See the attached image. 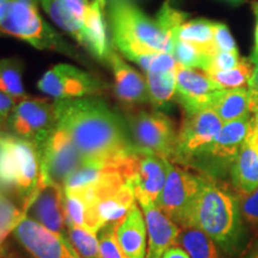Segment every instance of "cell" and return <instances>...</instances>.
<instances>
[{
    "mask_svg": "<svg viewBox=\"0 0 258 258\" xmlns=\"http://www.w3.org/2000/svg\"><path fill=\"white\" fill-rule=\"evenodd\" d=\"M23 218V213L6 198L0 190V239L4 240L10 231H14L18 221Z\"/></svg>",
    "mask_w": 258,
    "mask_h": 258,
    "instance_id": "1f68e13d",
    "label": "cell"
},
{
    "mask_svg": "<svg viewBox=\"0 0 258 258\" xmlns=\"http://www.w3.org/2000/svg\"><path fill=\"white\" fill-rule=\"evenodd\" d=\"M23 63L17 57L0 60V91L15 99L27 98L22 82Z\"/></svg>",
    "mask_w": 258,
    "mask_h": 258,
    "instance_id": "83f0119b",
    "label": "cell"
},
{
    "mask_svg": "<svg viewBox=\"0 0 258 258\" xmlns=\"http://www.w3.org/2000/svg\"><path fill=\"white\" fill-rule=\"evenodd\" d=\"M40 183L38 147L32 141L3 132L0 134V189L16 194L24 209Z\"/></svg>",
    "mask_w": 258,
    "mask_h": 258,
    "instance_id": "277c9868",
    "label": "cell"
},
{
    "mask_svg": "<svg viewBox=\"0 0 258 258\" xmlns=\"http://www.w3.org/2000/svg\"><path fill=\"white\" fill-rule=\"evenodd\" d=\"M67 235L80 258H99V239L95 232L72 226L67 228Z\"/></svg>",
    "mask_w": 258,
    "mask_h": 258,
    "instance_id": "4dcf8cb0",
    "label": "cell"
},
{
    "mask_svg": "<svg viewBox=\"0 0 258 258\" xmlns=\"http://www.w3.org/2000/svg\"><path fill=\"white\" fill-rule=\"evenodd\" d=\"M163 258H190V256L186 253V251L183 249V247L173 245V246H171L170 249L164 253Z\"/></svg>",
    "mask_w": 258,
    "mask_h": 258,
    "instance_id": "b9f144b4",
    "label": "cell"
},
{
    "mask_svg": "<svg viewBox=\"0 0 258 258\" xmlns=\"http://www.w3.org/2000/svg\"><path fill=\"white\" fill-rule=\"evenodd\" d=\"M253 69L254 66L252 61L243 57L239 64L234 69L224 71V72L207 74V76L224 90L240 89L245 88V85L249 84V80L253 73Z\"/></svg>",
    "mask_w": 258,
    "mask_h": 258,
    "instance_id": "f1b7e54d",
    "label": "cell"
},
{
    "mask_svg": "<svg viewBox=\"0 0 258 258\" xmlns=\"http://www.w3.org/2000/svg\"><path fill=\"white\" fill-rule=\"evenodd\" d=\"M253 121H254V123H256L257 125H258V110L257 111H254L253 112Z\"/></svg>",
    "mask_w": 258,
    "mask_h": 258,
    "instance_id": "f6af8a7d",
    "label": "cell"
},
{
    "mask_svg": "<svg viewBox=\"0 0 258 258\" xmlns=\"http://www.w3.org/2000/svg\"><path fill=\"white\" fill-rule=\"evenodd\" d=\"M150 103L154 108H164L176 96V70L166 72L146 73Z\"/></svg>",
    "mask_w": 258,
    "mask_h": 258,
    "instance_id": "4316f807",
    "label": "cell"
},
{
    "mask_svg": "<svg viewBox=\"0 0 258 258\" xmlns=\"http://www.w3.org/2000/svg\"><path fill=\"white\" fill-rule=\"evenodd\" d=\"M212 109L224 123L246 117L251 111L249 91L246 88L222 90Z\"/></svg>",
    "mask_w": 258,
    "mask_h": 258,
    "instance_id": "603a6c76",
    "label": "cell"
},
{
    "mask_svg": "<svg viewBox=\"0 0 258 258\" xmlns=\"http://www.w3.org/2000/svg\"><path fill=\"white\" fill-rule=\"evenodd\" d=\"M56 127L70 135L85 159H115L133 148L128 125L98 98L56 99Z\"/></svg>",
    "mask_w": 258,
    "mask_h": 258,
    "instance_id": "6da1fadb",
    "label": "cell"
},
{
    "mask_svg": "<svg viewBox=\"0 0 258 258\" xmlns=\"http://www.w3.org/2000/svg\"><path fill=\"white\" fill-rule=\"evenodd\" d=\"M116 224L106 225L98 232L99 258H127L116 240Z\"/></svg>",
    "mask_w": 258,
    "mask_h": 258,
    "instance_id": "836d02e7",
    "label": "cell"
},
{
    "mask_svg": "<svg viewBox=\"0 0 258 258\" xmlns=\"http://www.w3.org/2000/svg\"><path fill=\"white\" fill-rule=\"evenodd\" d=\"M8 127L16 137L40 145L56 128L54 103L47 99H22L10 114Z\"/></svg>",
    "mask_w": 258,
    "mask_h": 258,
    "instance_id": "7c38bea8",
    "label": "cell"
},
{
    "mask_svg": "<svg viewBox=\"0 0 258 258\" xmlns=\"http://www.w3.org/2000/svg\"><path fill=\"white\" fill-rule=\"evenodd\" d=\"M240 60L241 57L238 51H218L215 55L212 56L205 73L212 74L232 70L239 64Z\"/></svg>",
    "mask_w": 258,
    "mask_h": 258,
    "instance_id": "e575fe53",
    "label": "cell"
},
{
    "mask_svg": "<svg viewBox=\"0 0 258 258\" xmlns=\"http://www.w3.org/2000/svg\"><path fill=\"white\" fill-rule=\"evenodd\" d=\"M206 177L177 167L167 160L165 185L160 194L158 207L177 225L190 227L191 215Z\"/></svg>",
    "mask_w": 258,
    "mask_h": 258,
    "instance_id": "52a82bcc",
    "label": "cell"
},
{
    "mask_svg": "<svg viewBox=\"0 0 258 258\" xmlns=\"http://www.w3.org/2000/svg\"><path fill=\"white\" fill-rule=\"evenodd\" d=\"M83 25L89 32L90 53L97 59L108 61L112 48L109 46L105 22V0H95L83 19Z\"/></svg>",
    "mask_w": 258,
    "mask_h": 258,
    "instance_id": "44dd1931",
    "label": "cell"
},
{
    "mask_svg": "<svg viewBox=\"0 0 258 258\" xmlns=\"http://www.w3.org/2000/svg\"><path fill=\"white\" fill-rule=\"evenodd\" d=\"M108 18L112 41L122 55L134 61L148 54H173L176 37L161 29L156 19L150 18L127 0H112L108 6Z\"/></svg>",
    "mask_w": 258,
    "mask_h": 258,
    "instance_id": "7a4b0ae2",
    "label": "cell"
},
{
    "mask_svg": "<svg viewBox=\"0 0 258 258\" xmlns=\"http://www.w3.org/2000/svg\"><path fill=\"white\" fill-rule=\"evenodd\" d=\"M167 160V158L144 152L134 147L120 158L121 169L141 207L158 206L165 185Z\"/></svg>",
    "mask_w": 258,
    "mask_h": 258,
    "instance_id": "8992f818",
    "label": "cell"
},
{
    "mask_svg": "<svg viewBox=\"0 0 258 258\" xmlns=\"http://www.w3.org/2000/svg\"><path fill=\"white\" fill-rule=\"evenodd\" d=\"M135 201L134 191L129 183L99 196L92 205L93 215L99 231L106 225L123 220Z\"/></svg>",
    "mask_w": 258,
    "mask_h": 258,
    "instance_id": "ffe728a7",
    "label": "cell"
},
{
    "mask_svg": "<svg viewBox=\"0 0 258 258\" xmlns=\"http://www.w3.org/2000/svg\"><path fill=\"white\" fill-rule=\"evenodd\" d=\"M127 125L134 148L172 159L178 133H176L173 122L165 114L138 111L128 115Z\"/></svg>",
    "mask_w": 258,
    "mask_h": 258,
    "instance_id": "ba28073f",
    "label": "cell"
},
{
    "mask_svg": "<svg viewBox=\"0 0 258 258\" xmlns=\"http://www.w3.org/2000/svg\"><path fill=\"white\" fill-rule=\"evenodd\" d=\"M176 38L189 42L212 56L218 53L214 47V22L208 19L185 22L179 27Z\"/></svg>",
    "mask_w": 258,
    "mask_h": 258,
    "instance_id": "d4e9b609",
    "label": "cell"
},
{
    "mask_svg": "<svg viewBox=\"0 0 258 258\" xmlns=\"http://www.w3.org/2000/svg\"><path fill=\"white\" fill-rule=\"evenodd\" d=\"M224 122L212 108L186 115L178 134L172 159L190 165L220 133Z\"/></svg>",
    "mask_w": 258,
    "mask_h": 258,
    "instance_id": "8fae6325",
    "label": "cell"
},
{
    "mask_svg": "<svg viewBox=\"0 0 258 258\" xmlns=\"http://www.w3.org/2000/svg\"><path fill=\"white\" fill-rule=\"evenodd\" d=\"M225 2H228V3H232V4H238V3L243 2V0H225Z\"/></svg>",
    "mask_w": 258,
    "mask_h": 258,
    "instance_id": "bcb514c9",
    "label": "cell"
},
{
    "mask_svg": "<svg viewBox=\"0 0 258 258\" xmlns=\"http://www.w3.org/2000/svg\"><path fill=\"white\" fill-rule=\"evenodd\" d=\"M115 78V93L125 104H144L150 102L146 78L129 66L114 49L108 56Z\"/></svg>",
    "mask_w": 258,
    "mask_h": 258,
    "instance_id": "e0dca14e",
    "label": "cell"
},
{
    "mask_svg": "<svg viewBox=\"0 0 258 258\" xmlns=\"http://www.w3.org/2000/svg\"><path fill=\"white\" fill-rule=\"evenodd\" d=\"M186 18H188V15L173 9L172 6L169 5V3H165L158 12L156 21L166 34H169L172 37H176L177 31H178L180 25L185 23Z\"/></svg>",
    "mask_w": 258,
    "mask_h": 258,
    "instance_id": "d6a6232c",
    "label": "cell"
},
{
    "mask_svg": "<svg viewBox=\"0 0 258 258\" xmlns=\"http://www.w3.org/2000/svg\"><path fill=\"white\" fill-rule=\"evenodd\" d=\"M214 47L217 51H238L237 44L230 29L222 23L214 22Z\"/></svg>",
    "mask_w": 258,
    "mask_h": 258,
    "instance_id": "d590c367",
    "label": "cell"
},
{
    "mask_svg": "<svg viewBox=\"0 0 258 258\" xmlns=\"http://www.w3.org/2000/svg\"><path fill=\"white\" fill-rule=\"evenodd\" d=\"M12 233L35 258H80L69 237L48 230L29 217L22 218Z\"/></svg>",
    "mask_w": 258,
    "mask_h": 258,
    "instance_id": "5bb4252c",
    "label": "cell"
},
{
    "mask_svg": "<svg viewBox=\"0 0 258 258\" xmlns=\"http://www.w3.org/2000/svg\"><path fill=\"white\" fill-rule=\"evenodd\" d=\"M148 232L146 258H163L164 253L177 243L179 227L167 218L157 205L143 206Z\"/></svg>",
    "mask_w": 258,
    "mask_h": 258,
    "instance_id": "ac0fdd59",
    "label": "cell"
},
{
    "mask_svg": "<svg viewBox=\"0 0 258 258\" xmlns=\"http://www.w3.org/2000/svg\"><path fill=\"white\" fill-rule=\"evenodd\" d=\"M42 92L55 99L84 98L96 95L105 89L101 80L76 66L59 63L42 76L37 84Z\"/></svg>",
    "mask_w": 258,
    "mask_h": 258,
    "instance_id": "4fadbf2b",
    "label": "cell"
},
{
    "mask_svg": "<svg viewBox=\"0 0 258 258\" xmlns=\"http://www.w3.org/2000/svg\"><path fill=\"white\" fill-rule=\"evenodd\" d=\"M6 2H8V0H0V5H3V4H4V3H6Z\"/></svg>",
    "mask_w": 258,
    "mask_h": 258,
    "instance_id": "7dc6e473",
    "label": "cell"
},
{
    "mask_svg": "<svg viewBox=\"0 0 258 258\" xmlns=\"http://www.w3.org/2000/svg\"><path fill=\"white\" fill-rule=\"evenodd\" d=\"M190 227L205 232L222 250H234L241 233L239 208L234 196L206 178L194 208Z\"/></svg>",
    "mask_w": 258,
    "mask_h": 258,
    "instance_id": "3957f363",
    "label": "cell"
},
{
    "mask_svg": "<svg viewBox=\"0 0 258 258\" xmlns=\"http://www.w3.org/2000/svg\"><path fill=\"white\" fill-rule=\"evenodd\" d=\"M16 106V99L0 91V132H4V127L8 125L10 114Z\"/></svg>",
    "mask_w": 258,
    "mask_h": 258,
    "instance_id": "f35d334b",
    "label": "cell"
},
{
    "mask_svg": "<svg viewBox=\"0 0 258 258\" xmlns=\"http://www.w3.org/2000/svg\"><path fill=\"white\" fill-rule=\"evenodd\" d=\"M172 55L175 56L177 63L180 66L191 70L199 69L202 70L203 72L208 67L209 61L212 59V55L205 53L189 42L182 41L179 38H176Z\"/></svg>",
    "mask_w": 258,
    "mask_h": 258,
    "instance_id": "f546056e",
    "label": "cell"
},
{
    "mask_svg": "<svg viewBox=\"0 0 258 258\" xmlns=\"http://www.w3.org/2000/svg\"><path fill=\"white\" fill-rule=\"evenodd\" d=\"M0 31L37 49L71 54L73 50L41 17L34 0H8L0 5Z\"/></svg>",
    "mask_w": 258,
    "mask_h": 258,
    "instance_id": "5b68a950",
    "label": "cell"
},
{
    "mask_svg": "<svg viewBox=\"0 0 258 258\" xmlns=\"http://www.w3.org/2000/svg\"><path fill=\"white\" fill-rule=\"evenodd\" d=\"M176 78L175 97L177 102L183 106L186 115L212 108L215 99L224 90L205 72L185 69L180 64H177Z\"/></svg>",
    "mask_w": 258,
    "mask_h": 258,
    "instance_id": "9a60e30c",
    "label": "cell"
},
{
    "mask_svg": "<svg viewBox=\"0 0 258 258\" xmlns=\"http://www.w3.org/2000/svg\"><path fill=\"white\" fill-rule=\"evenodd\" d=\"M64 5L69 8V10L72 14L76 16L77 19H79L80 22H83L84 17H85L86 12L90 8V4L88 0H62Z\"/></svg>",
    "mask_w": 258,
    "mask_h": 258,
    "instance_id": "ab89813d",
    "label": "cell"
},
{
    "mask_svg": "<svg viewBox=\"0 0 258 258\" xmlns=\"http://www.w3.org/2000/svg\"><path fill=\"white\" fill-rule=\"evenodd\" d=\"M250 60L252 61L254 69L253 73L251 76L249 80V84H247V91H249L250 95V102H251V111L254 112L258 110V53L257 51H253L251 54Z\"/></svg>",
    "mask_w": 258,
    "mask_h": 258,
    "instance_id": "74e56055",
    "label": "cell"
},
{
    "mask_svg": "<svg viewBox=\"0 0 258 258\" xmlns=\"http://www.w3.org/2000/svg\"><path fill=\"white\" fill-rule=\"evenodd\" d=\"M44 11L49 15L54 23L70 34L78 43L90 50L89 32L82 22L76 18L62 0H41Z\"/></svg>",
    "mask_w": 258,
    "mask_h": 258,
    "instance_id": "cb8c5ba5",
    "label": "cell"
},
{
    "mask_svg": "<svg viewBox=\"0 0 258 258\" xmlns=\"http://www.w3.org/2000/svg\"><path fill=\"white\" fill-rule=\"evenodd\" d=\"M177 243L180 244L190 258H221L218 244L196 227H183L180 230Z\"/></svg>",
    "mask_w": 258,
    "mask_h": 258,
    "instance_id": "484cf974",
    "label": "cell"
},
{
    "mask_svg": "<svg viewBox=\"0 0 258 258\" xmlns=\"http://www.w3.org/2000/svg\"><path fill=\"white\" fill-rule=\"evenodd\" d=\"M254 15H256V29H254V50L258 53V4L253 5Z\"/></svg>",
    "mask_w": 258,
    "mask_h": 258,
    "instance_id": "7bdbcfd3",
    "label": "cell"
},
{
    "mask_svg": "<svg viewBox=\"0 0 258 258\" xmlns=\"http://www.w3.org/2000/svg\"><path fill=\"white\" fill-rule=\"evenodd\" d=\"M245 258H258V243L250 250V252L247 253V256Z\"/></svg>",
    "mask_w": 258,
    "mask_h": 258,
    "instance_id": "ee69618b",
    "label": "cell"
},
{
    "mask_svg": "<svg viewBox=\"0 0 258 258\" xmlns=\"http://www.w3.org/2000/svg\"><path fill=\"white\" fill-rule=\"evenodd\" d=\"M116 240L127 258H146L147 226L144 212L137 203L128 212L123 220L116 224Z\"/></svg>",
    "mask_w": 258,
    "mask_h": 258,
    "instance_id": "d6986e66",
    "label": "cell"
},
{
    "mask_svg": "<svg viewBox=\"0 0 258 258\" xmlns=\"http://www.w3.org/2000/svg\"><path fill=\"white\" fill-rule=\"evenodd\" d=\"M246 144L258 154V125L254 123L253 117L251 120V127L246 138Z\"/></svg>",
    "mask_w": 258,
    "mask_h": 258,
    "instance_id": "60d3db41",
    "label": "cell"
},
{
    "mask_svg": "<svg viewBox=\"0 0 258 258\" xmlns=\"http://www.w3.org/2000/svg\"><path fill=\"white\" fill-rule=\"evenodd\" d=\"M232 182L241 194L258 189V154L245 144L231 166Z\"/></svg>",
    "mask_w": 258,
    "mask_h": 258,
    "instance_id": "7402d4cb",
    "label": "cell"
},
{
    "mask_svg": "<svg viewBox=\"0 0 258 258\" xmlns=\"http://www.w3.org/2000/svg\"><path fill=\"white\" fill-rule=\"evenodd\" d=\"M240 201V212L245 220L252 225H258V189L252 192L243 194Z\"/></svg>",
    "mask_w": 258,
    "mask_h": 258,
    "instance_id": "8d00e7d4",
    "label": "cell"
},
{
    "mask_svg": "<svg viewBox=\"0 0 258 258\" xmlns=\"http://www.w3.org/2000/svg\"><path fill=\"white\" fill-rule=\"evenodd\" d=\"M63 198L64 192L62 186L40 182L36 192L25 207L28 217L44 226L48 230L63 237H69L66 230Z\"/></svg>",
    "mask_w": 258,
    "mask_h": 258,
    "instance_id": "2e32d148",
    "label": "cell"
},
{
    "mask_svg": "<svg viewBox=\"0 0 258 258\" xmlns=\"http://www.w3.org/2000/svg\"><path fill=\"white\" fill-rule=\"evenodd\" d=\"M37 147L41 183H49L63 188L66 179L85 160L70 135L59 127L54 129Z\"/></svg>",
    "mask_w": 258,
    "mask_h": 258,
    "instance_id": "9c48e42d",
    "label": "cell"
},
{
    "mask_svg": "<svg viewBox=\"0 0 258 258\" xmlns=\"http://www.w3.org/2000/svg\"><path fill=\"white\" fill-rule=\"evenodd\" d=\"M251 120L252 117L246 116L240 120L224 123L220 133L213 143L202 153H200L190 165L211 175H217L230 165L232 166L246 141Z\"/></svg>",
    "mask_w": 258,
    "mask_h": 258,
    "instance_id": "30bf717a",
    "label": "cell"
}]
</instances>
